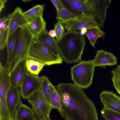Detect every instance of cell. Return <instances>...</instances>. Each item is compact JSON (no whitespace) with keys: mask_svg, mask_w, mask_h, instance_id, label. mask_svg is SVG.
<instances>
[{"mask_svg":"<svg viewBox=\"0 0 120 120\" xmlns=\"http://www.w3.org/2000/svg\"><path fill=\"white\" fill-rule=\"evenodd\" d=\"M56 89L60 96V114L68 120H98L94 103L82 89L71 83H61Z\"/></svg>","mask_w":120,"mask_h":120,"instance_id":"cell-1","label":"cell"},{"mask_svg":"<svg viewBox=\"0 0 120 120\" xmlns=\"http://www.w3.org/2000/svg\"><path fill=\"white\" fill-rule=\"evenodd\" d=\"M64 7L79 17L92 18L103 28L111 0H60Z\"/></svg>","mask_w":120,"mask_h":120,"instance_id":"cell-2","label":"cell"},{"mask_svg":"<svg viewBox=\"0 0 120 120\" xmlns=\"http://www.w3.org/2000/svg\"><path fill=\"white\" fill-rule=\"evenodd\" d=\"M85 38L79 31H67L56 41L59 54L65 63H75L81 60L86 45Z\"/></svg>","mask_w":120,"mask_h":120,"instance_id":"cell-3","label":"cell"},{"mask_svg":"<svg viewBox=\"0 0 120 120\" xmlns=\"http://www.w3.org/2000/svg\"><path fill=\"white\" fill-rule=\"evenodd\" d=\"M35 38L27 25L19 28L17 50L12 62L8 66L9 74L19 62L28 56L29 49Z\"/></svg>","mask_w":120,"mask_h":120,"instance_id":"cell-4","label":"cell"},{"mask_svg":"<svg viewBox=\"0 0 120 120\" xmlns=\"http://www.w3.org/2000/svg\"><path fill=\"white\" fill-rule=\"evenodd\" d=\"M95 66L92 60L82 61L71 68L72 80L74 84L86 89L92 84Z\"/></svg>","mask_w":120,"mask_h":120,"instance_id":"cell-5","label":"cell"},{"mask_svg":"<svg viewBox=\"0 0 120 120\" xmlns=\"http://www.w3.org/2000/svg\"><path fill=\"white\" fill-rule=\"evenodd\" d=\"M28 56L48 65L61 64L63 61L61 56L56 55L47 48L35 40L29 48Z\"/></svg>","mask_w":120,"mask_h":120,"instance_id":"cell-6","label":"cell"},{"mask_svg":"<svg viewBox=\"0 0 120 120\" xmlns=\"http://www.w3.org/2000/svg\"><path fill=\"white\" fill-rule=\"evenodd\" d=\"M40 77L27 71L20 86L21 95L24 99L28 98L34 93L39 90Z\"/></svg>","mask_w":120,"mask_h":120,"instance_id":"cell-7","label":"cell"},{"mask_svg":"<svg viewBox=\"0 0 120 120\" xmlns=\"http://www.w3.org/2000/svg\"><path fill=\"white\" fill-rule=\"evenodd\" d=\"M23 13L21 8L18 7H16L13 12L9 15V19L7 28V42L16 30L27 25L29 22Z\"/></svg>","mask_w":120,"mask_h":120,"instance_id":"cell-8","label":"cell"},{"mask_svg":"<svg viewBox=\"0 0 120 120\" xmlns=\"http://www.w3.org/2000/svg\"><path fill=\"white\" fill-rule=\"evenodd\" d=\"M32 108L46 117H49L52 108L42 95L40 90L33 94L28 99Z\"/></svg>","mask_w":120,"mask_h":120,"instance_id":"cell-9","label":"cell"},{"mask_svg":"<svg viewBox=\"0 0 120 120\" xmlns=\"http://www.w3.org/2000/svg\"><path fill=\"white\" fill-rule=\"evenodd\" d=\"M67 31L80 30L83 28L99 27L94 20L87 16L79 17L78 19L60 22Z\"/></svg>","mask_w":120,"mask_h":120,"instance_id":"cell-10","label":"cell"},{"mask_svg":"<svg viewBox=\"0 0 120 120\" xmlns=\"http://www.w3.org/2000/svg\"><path fill=\"white\" fill-rule=\"evenodd\" d=\"M18 87L11 86L7 95L6 99L8 109L11 117L13 120H15L17 110L22 104Z\"/></svg>","mask_w":120,"mask_h":120,"instance_id":"cell-11","label":"cell"},{"mask_svg":"<svg viewBox=\"0 0 120 120\" xmlns=\"http://www.w3.org/2000/svg\"><path fill=\"white\" fill-rule=\"evenodd\" d=\"M104 107L120 113V97L113 91L104 90L100 94Z\"/></svg>","mask_w":120,"mask_h":120,"instance_id":"cell-12","label":"cell"},{"mask_svg":"<svg viewBox=\"0 0 120 120\" xmlns=\"http://www.w3.org/2000/svg\"><path fill=\"white\" fill-rule=\"evenodd\" d=\"M27 71L25 60H22L19 63L9 74L11 86L15 87H20Z\"/></svg>","mask_w":120,"mask_h":120,"instance_id":"cell-13","label":"cell"},{"mask_svg":"<svg viewBox=\"0 0 120 120\" xmlns=\"http://www.w3.org/2000/svg\"><path fill=\"white\" fill-rule=\"evenodd\" d=\"M95 67L112 66L117 64V59L112 53L102 50H98L92 60Z\"/></svg>","mask_w":120,"mask_h":120,"instance_id":"cell-14","label":"cell"},{"mask_svg":"<svg viewBox=\"0 0 120 120\" xmlns=\"http://www.w3.org/2000/svg\"><path fill=\"white\" fill-rule=\"evenodd\" d=\"M35 40L47 48L56 55L60 56L56 40L49 35L46 29L40 34L35 37Z\"/></svg>","mask_w":120,"mask_h":120,"instance_id":"cell-15","label":"cell"},{"mask_svg":"<svg viewBox=\"0 0 120 120\" xmlns=\"http://www.w3.org/2000/svg\"><path fill=\"white\" fill-rule=\"evenodd\" d=\"M19 28L11 35L7 43V56L6 65L8 66L12 62L16 52L19 34Z\"/></svg>","mask_w":120,"mask_h":120,"instance_id":"cell-16","label":"cell"},{"mask_svg":"<svg viewBox=\"0 0 120 120\" xmlns=\"http://www.w3.org/2000/svg\"><path fill=\"white\" fill-rule=\"evenodd\" d=\"M39 80L40 85L39 90L48 103L51 105L52 92L55 87L46 76L40 77Z\"/></svg>","mask_w":120,"mask_h":120,"instance_id":"cell-17","label":"cell"},{"mask_svg":"<svg viewBox=\"0 0 120 120\" xmlns=\"http://www.w3.org/2000/svg\"><path fill=\"white\" fill-rule=\"evenodd\" d=\"M46 24L42 15H40L35 17L27 25L36 37L45 30Z\"/></svg>","mask_w":120,"mask_h":120,"instance_id":"cell-18","label":"cell"},{"mask_svg":"<svg viewBox=\"0 0 120 120\" xmlns=\"http://www.w3.org/2000/svg\"><path fill=\"white\" fill-rule=\"evenodd\" d=\"M15 120H37L34 111L26 105L22 104L17 110Z\"/></svg>","mask_w":120,"mask_h":120,"instance_id":"cell-19","label":"cell"},{"mask_svg":"<svg viewBox=\"0 0 120 120\" xmlns=\"http://www.w3.org/2000/svg\"><path fill=\"white\" fill-rule=\"evenodd\" d=\"M26 64L28 71L38 75L44 67L45 63L36 59L28 56L25 59Z\"/></svg>","mask_w":120,"mask_h":120,"instance_id":"cell-20","label":"cell"},{"mask_svg":"<svg viewBox=\"0 0 120 120\" xmlns=\"http://www.w3.org/2000/svg\"><path fill=\"white\" fill-rule=\"evenodd\" d=\"M105 31H102L99 27H92L87 29L84 34L89 40L90 44L94 48L97 39L104 37L105 35Z\"/></svg>","mask_w":120,"mask_h":120,"instance_id":"cell-21","label":"cell"},{"mask_svg":"<svg viewBox=\"0 0 120 120\" xmlns=\"http://www.w3.org/2000/svg\"><path fill=\"white\" fill-rule=\"evenodd\" d=\"M44 8V5H37L23 12V14L29 22L38 16L43 15Z\"/></svg>","mask_w":120,"mask_h":120,"instance_id":"cell-22","label":"cell"},{"mask_svg":"<svg viewBox=\"0 0 120 120\" xmlns=\"http://www.w3.org/2000/svg\"><path fill=\"white\" fill-rule=\"evenodd\" d=\"M56 19L60 22L76 20L79 17L64 8L61 11L56 12Z\"/></svg>","mask_w":120,"mask_h":120,"instance_id":"cell-23","label":"cell"},{"mask_svg":"<svg viewBox=\"0 0 120 120\" xmlns=\"http://www.w3.org/2000/svg\"><path fill=\"white\" fill-rule=\"evenodd\" d=\"M111 73L112 75V80L113 86L120 95V65L112 70Z\"/></svg>","mask_w":120,"mask_h":120,"instance_id":"cell-24","label":"cell"},{"mask_svg":"<svg viewBox=\"0 0 120 120\" xmlns=\"http://www.w3.org/2000/svg\"><path fill=\"white\" fill-rule=\"evenodd\" d=\"M102 116L105 120H120V113L105 107L101 112Z\"/></svg>","mask_w":120,"mask_h":120,"instance_id":"cell-25","label":"cell"},{"mask_svg":"<svg viewBox=\"0 0 120 120\" xmlns=\"http://www.w3.org/2000/svg\"><path fill=\"white\" fill-rule=\"evenodd\" d=\"M51 106L53 109L58 110L59 112L60 111L61 108V100L57 89L55 87L52 93Z\"/></svg>","mask_w":120,"mask_h":120,"instance_id":"cell-26","label":"cell"},{"mask_svg":"<svg viewBox=\"0 0 120 120\" xmlns=\"http://www.w3.org/2000/svg\"><path fill=\"white\" fill-rule=\"evenodd\" d=\"M54 30L56 33L55 37L56 41L60 40L66 32L64 27L61 23L59 22L55 24Z\"/></svg>","mask_w":120,"mask_h":120,"instance_id":"cell-27","label":"cell"},{"mask_svg":"<svg viewBox=\"0 0 120 120\" xmlns=\"http://www.w3.org/2000/svg\"><path fill=\"white\" fill-rule=\"evenodd\" d=\"M7 29H0V49L2 50L7 45Z\"/></svg>","mask_w":120,"mask_h":120,"instance_id":"cell-28","label":"cell"},{"mask_svg":"<svg viewBox=\"0 0 120 120\" xmlns=\"http://www.w3.org/2000/svg\"><path fill=\"white\" fill-rule=\"evenodd\" d=\"M56 10V12L60 11L64 7L60 0H51Z\"/></svg>","mask_w":120,"mask_h":120,"instance_id":"cell-29","label":"cell"},{"mask_svg":"<svg viewBox=\"0 0 120 120\" xmlns=\"http://www.w3.org/2000/svg\"><path fill=\"white\" fill-rule=\"evenodd\" d=\"M32 108L34 111L37 120H52L49 117L43 115L34 109Z\"/></svg>","mask_w":120,"mask_h":120,"instance_id":"cell-30","label":"cell"},{"mask_svg":"<svg viewBox=\"0 0 120 120\" xmlns=\"http://www.w3.org/2000/svg\"><path fill=\"white\" fill-rule=\"evenodd\" d=\"M7 1V0H0V12H1V11L4 7L5 4Z\"/></svg>","mask_w":120,"mask_h":120,"instance_id":"cell-31","label":"cell"},{"mask_svg":"<svg viewBox=\"0 0 120 120\" xmlns=\"http://www.w3.org/2000/svg\"><path fill=\"white\" fill-rule=\"evenodd\" d=\"M49 35L52 37L54 38L56 36V33L54 30H50L49 32Z\"/></svg>","mask_w":120,"mask_h":120,"instance_id":"cell-32","label":"cell"},{"mask_svg":"<svg viewBox=\"0 0 120 120\" xmlns=\"http://www.w3.org/2000/svg\"><path fill=\"white\" fill-rule=\"evenodd\" d=\"M80 32V34L82 35H83L87 30V29L86 28H83L82 29Z\"/></svg>","mask_w":120,"mask_h":120,"instance_id":"cell-33","label":"cell"},{"mask_svg":"<svg viewBox=\"0 0 120 120\" xmlns=\"http://www.w3.org/2000/svg\"><path fill=\"white\" fill-rule=\"evenodd\" d=\"M32 0H22V1H23V2H29V1H31Z\"/></svg>","mask_w":120,"mask_h":120,"instance_id":"cell-34","label":"cell"},{"mask_svg":"<svg viewBox=\"0 0 120 120\" xmlns=\"http://www.w3.org/2000/svg\"><path fill=\"white\" fill-rule=\"evenodd\" d=\"M0 120H5L3 119L2 118H0Z\"/></svg>","mask_w":120,"mask_h":120,"instance_id":"cell-35","label":"cell"},{"mask_svg":"<svg viewBox=\"0 0 120 120\" xmlns=\"http://www.w3.org/2000/svg\"><path fill=\"white\" fill-rule=\"evenodd\" d=\"M68 120V119H65V120Z\"/></svg>","mask_w":120,"mask_h":120,"instance_id":"cell-36","label":"cell"}]
</instances>
